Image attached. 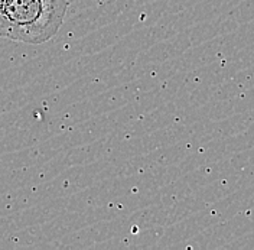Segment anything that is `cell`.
<instances>
[{
  "mask_svg": "<svg viewBox=\"0 0 254 250\" xmlns=\"http://www.w3.org/2000/svg\"><path fill=\"white\" fill-rule=\"evenodd\" d=\"M66 0H0V36L25 44L49 41L61 28Z\"/></svg>",
  "mask_w": 254,
  "mask_h": 250,
  "instance_id": "6da1fadb",
  "label": "cell"
}]
</instances>
